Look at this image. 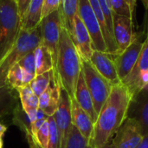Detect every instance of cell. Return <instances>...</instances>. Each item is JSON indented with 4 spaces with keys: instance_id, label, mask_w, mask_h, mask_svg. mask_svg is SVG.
Wrapping results in <instances>:
<instances>
[{
    "instance_id": "cell-1",
    "label": "cell",
    "mask_w": 148,
    "mask_h": 148,
    "mask_svg": "<svg viewBox=\"0 0 148 148\" xmlns=\"http://www.w3.org/2000/svg\"><path fill=\"white\" fill-rule=\"evenodd\" d=\"M130 99L131 95L122 83L113 85L94 124L90 141L94 148H110L112 140L127 119Z\"/></svg>"
},
{
    "instance_id": "cell-2",
    "label": "cell",
    "mask_w": 148,
    "mask_h": 148,
    "mask_svg": "<svg viewBox=\"0 0 148 148\" xmlns=\"http://www.w3.org/2000/svg\"><path fill=\"white\" fill-rule=\"evenodd\" d=\"M53 71L54 78L61 88L66 91L70 99L75 98L82 72V58L65 28L62 30Z\"/></svg>"
},
{
    "instance_id": "cell-3",
    "label": "cell",
    "mask_w": 148,
    "mask_h": 148,
    "mask_svg": "<svg viewBox=\"0 0 148 148\" xmlns=\"http://www.w3.org/2000/svg\"><path fill=\"white\" fill-rule=\"evenodd\" d=\"M41 44L39 26L33 31L20 30L17 38L10 51L0 61V86L6 84L9 71L28 53L34 51Z\"/></svg>"
},
{
    "instance_id": "cell-4",
    "label": "cell",
    "mask_w": 148,
    "mask_h": 148,
    "mask_svg": "<svg viewBox=\"0 0 148 148\" xmlns=\"http://www.w3.org/2000/svg\"><path fill=\"white\" fill-rule=\"evenodd\" d=\"M21 30V17L15 0H0V61L15 44Z\"/></svg>"
},
{
    "instance_id": "cell-5",
    "label": "cell",
    "mask_w": 148,
    "mask_h": 148,
    "mask_svg": "<svg viewBox=\"0 0 148 148\" xmlns=\"http://www.w3.org/2000/svg\"><path fill=\"white\" fill-rule=\"evenodd\" d=\"M82 72L98 116L101 109L110 95L113 85L96 71L90 61L82 59Z\"/></svg>"
},
{
    "instance_id": "cell-6",
    "label": "cell",
    "mask_w": 148,
    "mask_h": 148,
    "mask_svg": "<svg viewBox=\"0 0 148 148\" xmlns=\"http://www.w3.org/2000/svg\"><path fill=\"white\" fill-rule=\"evenodd\" d=\"M39 28L41 33V44L51 53L55 64L58 44L63 28L59 10L42 17Z\"/></svg>"
},
{
    "instance_id": "cell-7",
    "label": "cell",
    "mask_w": 148,
    "mask_h": 148,
    "mask_svg": "<svg viewBox=\"0 0 148 148\" xmlns=\"http://www.w3.org/2000/svg\"><path fill=\"white\" fill-rule=\"evenodd\" d=\"M121 83L126 86L131 97L148 85V31L135 66Z\"/></svg>"
},
{
    "instance_id": "cell-8",
    "label": "cell",
    "mask_w": 148,
    "mask_h": 148,
    "mask_svg": "<svg viewBox=\"0 0 148 148\" xmlns=\"http://www.w3.org/2000/svg\"><path fill=\"white\" fill-rule=\"evenodd\" d=\"M77 14L90 35L94 51L108 52L100 24L88 0H79Z\"/></svg>"
},
{
    "instance_id": "cell-9",
    "label": "cell",
    "mask_w": 148,
    "mask_h": 148,
    "mask_svg": "<svg viewBox=\"0 0 148 148\" xmlns=\"http://www.w3.org/2000/svg\"><path fill=\"white\" fill-rule=\"evenodd\" d=\"M143 136L140 124L135 120L127 118L112 140L110 148H135Z\"/></svg>"
},
{
    "instance_id": "cell-10",
    "label": "cell",
    "mask_w": 148,
    "mask_h": 148,
    "mask_svg": "<svg viewBox=\"0 0 148 148\" xmlns=\"http://www.w3.org/2000/svg\"><path fill=\"white\" fill-rule=\"evenodd\" d=\"M60 135V148H65L69 131L72 127L71 103L69 94L63 89L61 90L60 99L57 109L54 114Z\"/></svg>"
},
{
    "instance_id": "cell-11",
    "label": "cell",
    "mask_w": 148,
    "mask_h": 148,
    "mask_svg": "<svg viewBox=\"0 0 148 148\" xmlns=\"http://www.w3.org/2000/svg\"><path fill=\"white\" fill-rule=\"evenodd\" d=\"M69 33L81 58L82 60L90 61L91 56L94 52L92 40L87 28L78 14L75 16Z\"/></svg>"
},
{
    "instance_id": "cell-12",
    "label": "cell",
    "mask_w": 148,
    "mask_h": 148,
    "mask_svg": "<svg viewBox=\"0 0 148 148\" xmlns=\"http://www.w3.org/2000/svg\"><path fill=\"white\" fill-rule=\"evenodd\" d=\"M142 46L143 42H141L140 38L137 37L135 40L124 51L116 56H113L118 76L121 82L127 78V76L135 66L140 57Z\"/></svg>"
},
{
    "instance_id": "cell-13",
    "label": "cell",
    "mask_w": 148,
    "mask_h": 148,
    "mask_svg": "<svg viewBox=\"0 0 148 148\" xmlns=\"http://www.w3.org/2000/svg\"><path fill=\"white\" fill-rule=\"evenodd\" d=\"M127 118L135 120L140 126L143 135L148 133V85L131 97Z\"/></svg>"
},
{
    "instance_id": "cell-14",
    "label": "cell",
    "mask_w": 148,
    "mask_h": 148,
    "mask_svg": "<svg viewBox=\"0 0 148 148\" xmlns=\"http://www.w3.org/2000/svg\"><path fill=\"white\" fill-rule=\"evenodd\" d=\"M113 27L118 54H120L124 51L138 36L134 31V21L128 17L114 14Z\"/></svg>"
},
{
    "instance_id": "cell-15",
    "label": "cell",
    "mask_w": 148,
    "mask_h": 148,
    "mask_svg": "<svg viewBox=\"0 0 148 148\" xmlns=\"http://www.w3.org/2000/svg\"><path fill=\"white\" fill-rule=\"evenodd\" d=\"M90 63L96 69V71L113 85L121 83L118 76L114 58L111 54L108 52L94 51L90 58Z\"/></svg>"
},
{
    "instance_id": "cell-16",
    "label": "cell",
    "mask_w": 148,
    "mask_h": 148,
    "mask_svg": "<svg viewBox=\"0 0 148 148\" xmlns=\"http://www.w3.org/2000/svg\"><path fill=\"white\" fill-rule=\"evenodd\" d=\"M72 125L89 141H91L94 132V122L88 114L78 105L75 99H70Z\"/></svg>"
},
{
    "instance_id": "cell-17",
    "label": "cell",
    "mask_w": 148,
    "mask_h": 148,
    "mask_svg": "<svg viewBox=\"0 0 148 148\" xmlns=\"http://www.w3.org/2000/svg\"><path fill=\"white\" fill-rule=\"evenodd\" d=\"M61 86L58 82L53 79L51 85L46 89V91L38 97V108L42 110L48 117L54 116L60 99Z\"/></svg>"
},
{
    "instance_id": "cell-18",
    "label": "cell",
    "mask_w": 148,
    "mask_h": 148,
    "mask_svg": "<svg viewBox=\"0 0 148 148\" xmlns=\"http://www.w3.org/2000/svg\"><path fill=\"white\" fill-rule=\"evenodd\" d=\"M75 99L78 103V105L88 114V116L90 117V119L95 124L97 120V114L95 113L94 102L91 94L87 87L82 72H81L79 76V79L75 92Z\"/></svg>"
},
{
    "instance_id": "cell-19",
    "label": "cell",
    "mask_w": 148,
    "mask_h": 148,
    "mask_svg": "<svg viewBox=\"0 0 148 148\" xmlns=\"http://www.w3.org/2000/svg\"><path fill=\"white\" fill-rule=\"evenodd\" d=\"M44 0H31L27 10L21 17V29L33 31L37 28L42 19Z\"/></svg>"
},
{
    "instance_id": "cell-20",
    "label": "cell",
    "mask_w": 148,
    "mask_h": 148,
    "mask_svg": "<svg viewBox=\"0 0 148 148\" xmlns=\"http://www.w3.org/2000/svg\"><path fill=\"white\" fill-rule=\"evenodd\" d=\"M17 96L8 84L0 86V122L13 116L16 107L18 106ZM4 124V123H3ZM6 125V124H5Z\"/></svg>"
},
{
    "instance_id": "cell-21",
    "label": "cell",
    "mask_w": 148,
    "mask_h": 148,
    "mask_svg": "<svg viewBox=\"0 0 148 148\" xmlns=\"http://www.w3.org/2000/svg\"><path fill=\"white\" fill-rule=\"evenodd\" d=\"M88 2H89L90 5L98 19L99 24H100L101 30V32H102L104 40H105V44L107 46L108 53L111 54L112 56H116L118 54L117 44H116L114 38L111 35V33L108 30V27L107 25V23H106L104 15L102 13L99 1L98 0H88Z\"/></svg>"
},
{
    "instance_id": "cell-22",
    "label": "cell",
    "mask_w": 148,
    "mask_h": 148,
    "mask_svg": "<svg viewBox=\"0 0 148 148\" xmlns=\"http://www.w3.org/2000/svg\"><path fill=\"white\" fill-rule=\"evenodd\" d=\"M36 76H33L26 72L18 64L14 65L8 72L6 77V84H8L12 89L29 85L30 82Z\"/></svg>"
},
{
    "instance_id": "cell-23",
    "label": "cell",
    "mask_w": 148,
    "mask_h": 148,
    "mask_svg": "<svg viewBox=\"0 0 148 148\" xmlns=\"http://www.w3.org/2000/svg\"><path fill=\"white\" fill-rule=\"evenodd\" d=\"M34 56L36 62V76L53 70V57L42 44L34 51Z\"/></svg>"
},
{
    "instance_id": "cell-24",
    "label": "cell",
    "mask_w": 148,
    "mask_h": 148,
    "mask_svg": "<svg viewBox=\"0 0 148 148\" xmlns=\"http://www.w3.org/2000/svg\"><path fill=\"white\" fill-rule=\"evenodd\" d=\"M79 0H62L59 8L62 27L68 31H70L75 16L77 14Z\"/></svg>"
},
{
    "instance_id": "cell-25",
    "label": "cell",
    "mask_w": 148,
    "mask_h": 148,
    "mask_svg": "<svg viewBox=\"0 0 148 148\" xmlns=\"http://www.w3.org/2000/svg\"><path fill=\"white\" fill-rule=\"evenodd\" d=\"M16 91L18 93L21 106L25 113L29 110L38 108V97L33 92L29 85L17 88Z\"/></svg>"
},
{
    "instance_id": "cell-26",
    "label": "cell",
    "mask_w": 148,
    "mask_h": 148,
    "mask_svg": "<svg viewBox=\"0 0 148 148\" xmlns=\"http://www.w3.org/2000/svg\"><path fill=\"white\" fill-rule=\"evenodd\" d=\"M53 79H54V71L51 70L42 74L36 75L30 82L29 86L33 91V92L37 97H39L51 85Z\"/></svg>"
},
{
    "instance_id": "cell-27",
    "label": "cell",
    "mask_w": 148,
    "mask_h": 148,
    "mask_svg": "<svg viewBox=\"0 0 148 148\" xmlns=\"http://www.w3.org/2000/svg\"><path fill=\"white\" fill-rule=\"evenodd\" d=\"M65 148H94L90 141L88 140L75 126H72Z\"/></svg>"
},
{
    "instance_id": "cell-28",
    "label": "cell",
    "mask_w": 148,
    "mask_h": 148,
    "mask_svg": "<svg viewBox=\"0 0 148 148\" xmlns=\"http://www.w3.org/2000/svg\"><path fill=\"white\" fill-rule=\"evenodd\" d=\"M47 120L49 125V137L47 148H60V135L54 116L48 117Z\"/></svg>"
},
{
    "instance_id": "cell-29",
    "label": "cell",
    "mask_w": 148,
    "mask_h": 148,
    "mask_svg": "<svg viewBox=\"0 0 148 148\" xmlns=\"http://www.w3.org/2000/svg\"><path fill=\"white\" fill-rule=\"evenodd\" d=\"M49 137V125L48 120H46L36 135V140L39 148L48 147Z\"/></svg>"
},
{
    "instance_id": "cell-30",
    "label": "cell",
    "mask_w": 148,
    "mask_h": 148,
    "mask_svg": "<svg viewBox=\"0 0 148 148\" xmlns=\"http://www.w3.org/2000/svg\"><path fill=\"white\" fill-rule=\"evenodd\" d=\"M109 2H110L114 14L128 17L134 21L129 7L125 0H109Z\"/></svg>"
},
{
    "instance_id": "cell-31",
    "label": "cell",
    "mask_w": 148,
    "mask_h": 148,
    "mask_svg": "<svg viewBox=\"0 0 148 148\" xmlns=\"http://www.w3.org/2000/svg\"><path fill=\"white\" fill-rule=\"evenodd\" d=\"M18 65L28 73L36 76V62L34 51H31L25 55L19 62Z\"/></svg>"
},
{
    "instance_id": "cell-32",
    "label": "cell",
    "mask_w": 148,
    "mask_h": 148,
    "mask_svg": "<svg viewBox=\"0 0 148 148\" xmlns=\"http://www.w3.org/2000/svg\"><path fill=\"white\" fill-rule=\"evenodd\" d=\"M62 0H44L43 10H42V17L49 15L50 13L58 10L61 6Z\"/></svg>"
},
{
    "instance_id": "cell-33",
    "label": "cell",
    "mask_w": 148,
    "mask_h": 148,
    "mask_svg": "<svg viewBox=\"0 0 148 148\" xmlns=\"http://www.w3.org/2000/svg\"><path fill=\"white\" fill-rule=\"evenodd\" d=\"M16 7H17V10H18V14L20 16V17L23 15V13L25 12V10H27L28 6L29 5L31 0H15Z\"/></svg>"
},
{
    "instance_id": "cell-34",
    "label": "cell",
    "mask_w": 148,
    "mask_h": 148,
    "mask_svg": "<svg viewBox=\"0 0 148 148\" xmlns=\"http://www.w3.org/2000/svg\"><path fill=\"white\" fill-rule=\"evenodd\" d=\"M129 7V10H130V12H131V15H132V17L133 19L134 20V17H135V9H136V6H137V2L138 0H125Z\"/></svg>"
},
{
    "instance_id": "cell-35",
    "label": "cell",
    "mask_w": 148,
    "mask_h": 148,
    "mask_svg": "<svg viewBox=\"0 0 148 148\" xmlns=\"http://www.w3.org/2000/svg\"><path fill=\"white\" fill-rule=\"evenodd\" d=\"M135 148H148V133L143 136L141 141Z\"/></svg>"
},
{
    "instance_id": "cell-36",
    "label": "cell",
    "mask_w": 148,
    "mask_h": 148,
    "mask_svg": "<svg viewBox=\"0 0 148 148\" xmlns=\"http://www.w3.org/2000/svg\"><path fill=\"white\" fill-rule=\"evenodd\" d=\"M7 129H8V126L0 122V138H3V136L6 133Z\"/></svg>"
},
{
    "instance_id": "cell-37",
    "label": "cell",
    "mask_w": 148,
    "mask_h": 148,
    "mask_svg": "<svg viewBox=\"0 0 148 148\" xmlns=\"http://www.w3.org/2000/svg\"><path fill=\"white\" fill-rule=\"evenodd\" d=\"M142 2H143V3H144L145 7L147 9L148 8V0H142Z\"/></svg>"
},
{
    "instance_id": "cell-38",
    "label": "cell",
    "mask_w": 148,
    "mask_h": 148,
    "mask_svg": "<svg viewBox=\"0 0 148 148\" xmlns=\"http://www.w3.org/2000/svg\"><path fill=\"white\" fill-rule=\"evenodd\" d=\"M3 147V138H0V148Z\"/></svg>"
},
{
    "instance_id": "cell-39",
    "label": "cell",
    "mask_w": 148,
    "mask_h": 148,
    "mask_svg": "<svg viewBox=\"0 0 148 148\" xmlns=\"http://www.w3.org/2000/svg\"><path fill=\"white\" fill-rule=\"evenodd\" d=\"M147 10H148V8H147Z\"/></svg>"
}]
</instances>
